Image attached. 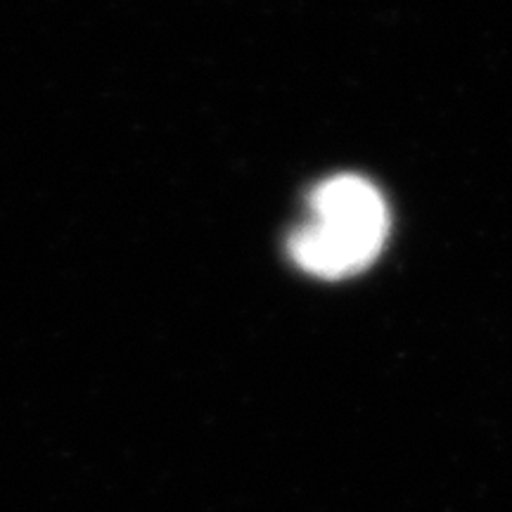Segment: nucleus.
Here are the masks:
<instances>
[{
    "instance_id": "obj_1",
    "label": "nucleus",
    "mask_w": 512,
    "mask_h": 512,
    "mask_svg": "<svg viewBox=\"0 0 512 512\" xmlns=\"http://www.w3.org/2000/svg\"><path fill=\"white\" fill-rule=\"evenodd\" d=\"M313 219L294 230V264L318 278H347L373 264L389 230L380 190L358 176H335L311 195Z\"/></svg>"
}]
</instances>
